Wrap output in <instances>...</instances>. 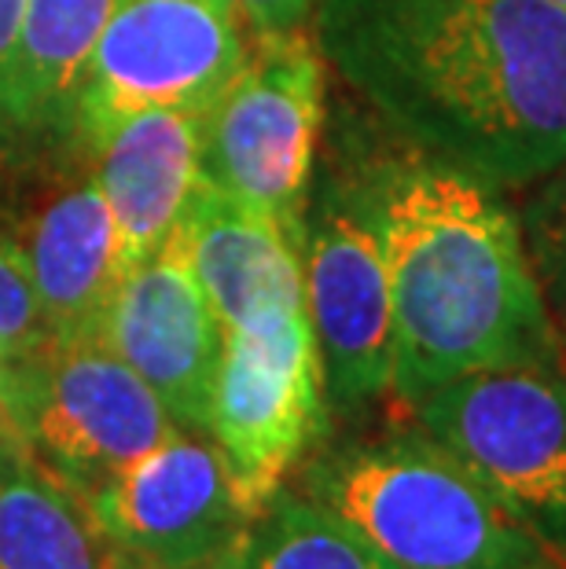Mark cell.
<instances>
[{"instance_id": "9a60e30c", "label": "cell", "mask_w": 566, "mask_h": 569, "mask_svg": "<svg viewBox=\"0 0 566 569\" xmlns=\"http://www.w3.org/2000/svg\"><path fill=\"white\" fill-rule=\"evenodd\" d=\"M118 0H27L0 96V143L70 132L78 81Z\"/></svg>"}, {"instance_id": "e0dca14e", "label": "cell", "mask_w": 566, "mask_h": 569, "mask_svg": "<svg viewBox=\"0 0 566 569\" xmlns=\"http://www.w3.org/2000/svg\"><path fill=\"white\" fill-rule=\"evenodd\" d=\"M236 569H397L328 507L284 486L239 540Z\"/></svg>"}, {"instance_id": "cb8c5ba5", "label": "cell", "mask_w": 566, "mask_h": 569, "mask_svg": "<svg viewBox=\"0 0 566 569\" xmlns=\"http://www.w3.org/2000/svg\"><path fill=\"white\" fill-rule=\"evenodd\" d=\"M529 569H566L563 559H552V562H540V566H529Z\"/></svg>"}, {"instance_id": "4fadbf2b", "label": "cell", "mask_w": 566, "mask_h": 569, "mask_svg": "<svg viewBox=\"0 0 566 569\" xmlns=\"http://www.w3.org/2000/svg\"><path fill=\"white\" fill-rule=\"evenodd\" d=\"M188 258L221 331L276 309H306L302 253L280 224L199 180L185 217Z\"/></svg>"}, {"instance_id": "5bb4252c", "label": "cell", "mask_w": 566, "mask_h": 569, "mask_svg": "<svg viewBox=\"0 0 566 569\" xmlns=\"http://www.w3.org/2000/svg\"><path fill=\"white\" fill-rule=\"evenodd\" d=\"M19 247L38 290L44 338L67 342L100 331L107 301L126 272L115 217L96 177L56 191L33 213Z\"/></svg>"}, {"instance_id": "d4e9b609", "label": "cell", "mask_w": 566, "mask_h": 569, "mask_svg": "<svg viewBox=\"0 0 566 569\" xmlns=\"http://www.w3.org/2000/svg\"><path fill=\"white\" fill-rule=\"evenodd\" d=\"M548 4H556V8H563V11H566V0H548Z\"/></svg>"}, {"instance_id": "ac0fdd59", "label": "cell", "mask_w": 566, "mask_h": 569, "mask_svg": "<svg viewBox=\"0 0 566 569\" xmlns=\"http://www.w3.org/2000/svg\"><path fill=\"white\" fill-rule=\"evenodd\" d=\"M519 224L540 298L566 349V162L537 180L534 196L519 213Z\"/></svg>"}, {"instance_id": "ffe728a7", "label": "cell", "mask_w": 566, "mask_h": 569, "mask_svg": "<svg viewBox=\"0 0 566 569\" xmlns=\"http://www.w3.org/2000/svg\"><path fill=\"white\" fill-rule=\"evenodd\" d=\"M250 33H287L306 30L317 11V0H239Z\"/></svg>"}, {"instance_id": "7a4b0ae2", "label": "cell", "mask_w": 566, "mask_h": 569, "mask_svg": "<svg viewBox=\"0 0 566 569\" xmlns=\"http://www.w3.org/2000/svg\"><path fill=\"white\" fill-rule=\"evenodd\" d=\"M346 191L387 258L390 401L405 416L464 375L563 365L519 213L500 188L394 137L354 169Z\"/></svg>"}, {"instance_id": "8992f818", "label": "cell", "mask_w": 566, "mask_h": 569, "mask_svg": "<svg viewBox=\"0 0 566 569\" xmlns=\"http://www.w3.org/2000/svg\"><path fill=\"white\" fill-rule=\"evenodd\" d=\"M408 419L460 459L515 522L566 562V368L464 375Z\"/></svg>"}, {"instance_id": "9c48e42d", "label": "cell", "mask_w": 566, "mask_h": 569, "mask_svg": "<svg viewBox=\"0 0 566 569\" xmlns=\"http://www.w3.org/2000/svg\"><path fill=\"white\" fill-rule=\"evenodd\" d=\"M298 253L324 397L331 416H360L390 397L394 301L383 247L346 184L309 199Z\"/></svg>"}, {"instance_id": "603a6c76", "label": "cell", "mask_w": 566, "mask_h": 569, "mask_svg": "<svg viewBox=\"0 0 566 569\" xmlns=\"http://www.w3.org/2000/svg\"><path fill=\"white\" fill-rule=\"evenodd\" d=\"M4 342H0V375H4ZM0 438H8V430H4V419H0Z\"/></svg>"}, {"instance_id": "d6986e66", "label": "cell", "mask_w": 566, "mask_h": 569, "mask_svg": "<svg viewBox=\"0 0 566 569\" xmlns=\"http://www.w3.org/2000/svg\"><path fill=\"white\" fill-rule=\"evenodd\" d=\"M41 338V306L22 247L0 236V342H4V357L27 353Z\"/></svg>"}, {"instance_id": "8fae6325", "label": "cell", "mask_w": 566, "mask_h": 569, "mask_svg": "<svg viewBox=\"0 0 566 569\" xmlns=\"http://www.w3.org/2000/svg\"><path fill=\"white\" fill-rule=\"evenodd\" d=\"M96 335L151 386L180 430L207 433L225 331L191 269L185 224L118 280Z\"/></svg>"}, {"instance_id": "2e32d148", "label": "cell", "mask_w": 566, "mask_h": 569, "mask_svg": "<svg viewBox=\"0 0 566 569\" xmlns=\"http://www.w3.org/2000/svg\"><path fill=\"white\" fill-rule=\"evenodd\" d=\"M0 569H118L81 496L0 438Z\"/></svg>"}, {"instance_id": "44dd1931", "label": "cell", "mask_w": 566, "mask_h": 569, "mask_svg": "<svg viewBox=\"0 0 566 569\" xmlns=\"http://www.w3.org/2000/svg\"><path fill=\"white\" fill-rule=\"evenodd\" d=\"M22 16H27V0H0V96H4V81L16 59V44L22 33Z\"/></svg>"}, {"instance_id": "3957f363", "label": "cell", "mask_w": 566, "mask_h": 569, "mask_svg": "<svg viewBox=\"0 0 566 569\" xmlns=\"http://www.w3.org/2000/svg\"><path fill=\"white\" fill-rule=\"evenodd\" d=\"M287 486L339 515L397 569H529L559 559L413 419L324 441Z\"/></svg>"}, {"instance_id": "6da1fadb", "label": "cell", "mask_w": 566, "mask_h": 569, "mask_svg": "<svg viewBox=\"0 0 566 569\" xmlns=\"http://www.w3.org/2000/svg\"><path fill=\"white\" fill-rule=\"evenodd\" d=\"M317 48L397 140L493 188L566 162V11L548 0H317Z\"/></svg>"}, {"instance_id": "30bf717a", "label": "cell", "mask_w": 566, "mask_h": 569, "mask_svg": "<svg viewBox=\"0 0 566 569\" xmlns=\"http://www.w3.org/2000/svg\"><path fill=\"white\" fill-rule=\"evenodd\" d=\"M89 515L118 569H191L232 551L255 518L221 448L180 430L103 481Z\"/></svg>"}, {"instance_id": "277c9868", "label": "cell", "mask_w": 566, "mask_h": 569, "mask_svg": "<svg viewBox=\"0 0 566 569\" xmlns=\"http://www.w3.org/2000/svg\"><path fill=\"white\" fill-rule=\"evenodd\" d=\"M0 419L8 438L81 500L180 433L151 386L100 335L4 360Z\"/></svg>"}, {"instance_id": "484cf974", "label": "cell", "mask_w": 566, "mask_h": 569, "mask_svg": "<svg viewBox=\"0 0 566 569\" xmlns=\"http://www.w3.org/2000/svg\"><path fill=\"white\" fill-rule=\"evenodd\" d=\"M563 365H566V349H563Z\"/></svg>"}, {"instance_id": "7c38bea8", "label": "cell", "mask_w": 566, "mask_h": 569, "mask_svg": "<svg viewBox=\"0 0 566 569\" xmlns=\"http://www.w3.org/2000/svg\"><path fill=\"white\" fill-rule=\"evenodd\" d=\"M199 111L155 107L126 118L89 151L118 228L122 272L148 258L185 217L199 188Z\"/></svg>"}, {"instance_id": "5b68a950", "label": "cell", "mask_w": 566, "mask_h": 569, "mask_svg": "<svg viewBox=\"0 0 566 569\" xmlns=\"http://www.w3.org/2000/svg\"><path fill=\"white\" fill-rule=\"evenodd\" d=\"M324 118V56L309 30L250 33L247 63L202 111L199 180L302 247Z\"/></svg>"}, {"instance_id": "ba28073f", "label": "cell", "mask_w": 566, "mask_h": 569, "mask_svg": "<svg viewBox=\"0 0 566 569\" xmlns=\"http://www.w3.org/2000/svg\"><path fill=\"white\" fill-rule=\"evenodd\" d=\"M331 408L306 309H276L225 331L207 438L255 515L328 441Z\"/></svg>"}, {"instance_id": "52a82bcc", "label": "cell", "mask_w": 566, "mask_h": 569, "mask_svg": "<svg viewBox=\"0 0 566 569\" xmlns=\"http://www.w3.org/2000/svg\"><path fill=\"white\" fill-rule=\"evenodd\" d=\"M239 0H118L78 81L70 137L92 151L126 118L207 111L247 63Z\"/></svg>"}, {"instance_id": "7402d4cb", "label": "cell", "mask_w": 566, "mask_h": 569, "mask_svg": "<svg viewBox=\"0 0 566 569\" xmlns=\"http://www.w3.org/2000/svg\"><path fill=\"white\" fill-rule=\"evenodd\" d=\"M236 555H239V543H236L232 551L218 555V559H210V562H202V566H191V569H236Z\"/></svg>"}]
</instances>
